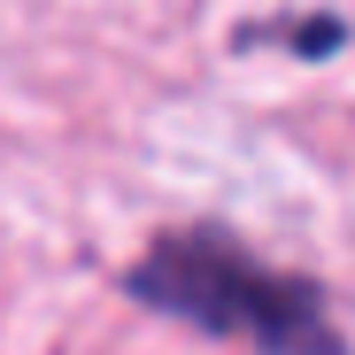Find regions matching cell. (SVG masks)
<instances>
[{"label":"cell","mask_w":355,"mask_h":355,"mask_svg":"<svg viewBox=\"0 0 355 355\" xmlns=\"http://www.w3.org/2000/svg\"><path fill=\"white\" fill-rule=\"evenodd\" d=\"M124 293L178 324H201L209 340H240L255 355H347L324 286L302 270L263 263L224 224H186L124 270Z\"/></svg>","instance_id":"cell-1"}]
</instances>
